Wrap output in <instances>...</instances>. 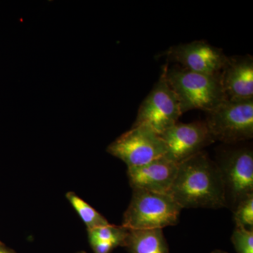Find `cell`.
Returning <instances> with one entry per match:
<instances>
[{"mask_svg": "<svg viewBox=\"0 0 253 253\" xmlns=\"http://www.w3.org/2000/svg\"><path fill=\"white\" fill-rule=\"evenodd\" d=\"M168 194L181 208L218 209L227 206L219 168L204 151L178 165Z\"/></svg>", "mask_w": 253, "mask_h": 253, "instance_id": "cell-1", "label": "cell"}, {"mask_svg": "<svg viewBox=\"0 0 253 253\" xmlns=\"http://www.w3.org/2000/svg\"><path fill=\"white\" fill-rule=\"evenodd\" d=\"M166 81L179 101L181 113L202 110L206 113L217 107L226 97L219 76H210L182 67L163 69Z\"/></svg>", "mask_w": 253, "mask_h": 253, "instance_id": "cell-2", "label": "cell"}, {"mask_svg": "<svg viewBox=\"0 0 253 253\" xmlns=\"http://www.w3.org/2000/svg\"><path fill=\"white\" fill-rule=\"evenodd\" d=\"M181 209L167 193L134 189L122 226L128 230L163 229L177 224Z\"/></svg>", "mask_w": 253, "mask_h": 253, "instance_id": "cell-3", "label": "cell"}, {"mask_svg": "<svg viewBox=\"0 0 253 253\" xmlns=\"http://www.w3.org/2000/svg\"><path fill=\"white\" fill-rule=\"evenodd\" d=\"M207 115L206 123L214 141L231 144L253 137V99H226Z\"/></svg>", "mask_w": 253, "mask_h": 253, "instance_id": "cell-4", "label": "cell"}, {"mask_svg": "<svg viewBox=\"0 0 253 253\" xmlns=\"http://www.w3.org/2000/svg\"><path fill=\"white\" fill-rule=\"evenodd\" d=\"M107 151L123 161L127 168L144 166L167 153L161 136L144 126H132L108 146Z\"/></svg>", "mask_w": 253, "mask_h": 253, "instance_id": "cell-5", "label": "cell"}, {"mask_svg": "<svg viewBox=\"0 0 253 253\" xmlns=\"http://www.w3.org/2000/svg\"><path fill=\"white\" fill-rule=\"evenodd\" d=\"M182 115L179 101L165 76L164 71L138 110L133 126H144L158 135L177 123Z\"/></svg>", "mask_w": 253, "mask_h": 253, "instance_id": "cell-6", "label": "cell"}, {"mask_svg": "<svg viewBox=\"0 0 253 253\" xmlns=\"http://www.w3.org/2000/svg\"><path fill=\"white\" fill-rule=\"evenodd\" d=\"M218 167L224 181L226 205L234 208L253 194V152L249 148L229 150L221 156Z\"/></svg>", "mask_w": 253, "mask_h": 253, "instance_id": "cell-7", "label": "cell"}, {"mask_svg": "<svg viewBox=\"0 0 253 253\" xmlns=\"http://www.w3.org/2000/svg\"><path fill=\"white\" fill-rule=\"evenodd\" d=\"M160 136L166 146V157L177 164L201 152L214 141L206 121L177 122Z\"/></svg>", "mask_w": 253, "mask_h": 253, "instance_id": "cell-8", "label": "cell"}, {"mask_svg": "<svg viewBox=\"0 0 253 253\" xmlns=\"http://www.w3.org/2000/svg\"><path fill=\"white\" fill-rule=\"evenodd\" d=\"M166 54L188 71L210 76L220 75L228 57L222 49L204 41L173 46Z\"/></svg>", "mask_w": 253, "mask_h": 253, "instance_id": "cell-9", "label": "cell"}, {"mask_svg": "<svg viewBox=\"0 0 253 253\" xmlns=\"http://www.w3.org/2000/svg\"><path fill=\"white\" fill-rule=\"evenodd\" d=\"M219 81L226 99H253V56L227 57Z\"/></svg>", "mask_w": 253, "mask_h": 253, "instance_id": "cell-10", "label": "cell"}, {"mask_svg": "<svg viewBox=\"0 0 253 253\" xmlns=\"http://www.w3.org/2000/svg\"><path fill=\"white\" fill-rule=\"evenodd\" d=\"M178 165L163 156L144 166L128 168L129 184L133 190L168 194L177 172Z\"/></svg>", "mask_w": 253, "mask_h": 253, "instance_id": "cell-11", "label": "cell"}, {"mask_svg": "<svg viewBox=\"0 0 253 253\" xmlns=\"http://www.w3.org/2000/svg\"><path fill=\"white\" fill-rule=\"evenodd\" d=\"M124 247L129 253H169L161 229L129 230Z\"/></svg>", "mask_w": 253, "mask_h": 253, "instance_id": "cell-12", "label": "cell"}, {"mask_svg": "<svg viewBox=\"0 0 253 253\" xmlns=\"http://www.w3.org/2000/svg\"><path fill=\"white\" fill-rule=\"evenodd\" d=\"M66 197L68 202L78 213L82 221L85 224L87 230L109 225V221L104 216L101 215L98 211L91 207L90 205L88 204L84 200L80 198L76 193L68 192Z\"/></svg>", "mask_w": 253, "mask_h": 253, "instance_id": "cell-13", "label": "cell"}, {"mask_svg": "<svg viewBox=\"0 0 253 253\" xmlns=\"http://www.w3.org/2000/svg\"><path fill=\"white\" fill-rule=\"evenodd\" d=\"M129 230L124 226L106 225L87 230L89 243L98 242L109 244L115 249L119 246L124 247Z\"/></svg>", "mask_w": 253, "mask_h": 253, "instance_id": "cell-14", "label": "cell"}, {"mask_svg": "<svg viewBox=\"0 0 253 253\" xmlns=\"http://www.w3.org/2000/svg\"><path fill=\"white\" fill-rule=\"evenodd\" d=\"M234 220L236 226L253 229V194L236 205L234 208Z\"/></svg>", "mask_w": 253, "mask_h": 253, "instance_id": "cell-15", "label": "cell"}, {"mask_svg": "<svg viewBox=\"0 0 253 253\" xmlns=\"http://www.w3.org/2000/svg\"><path fill=\"white\" fill-rule=\"evenodd\" d=\"M231 242L237 253H253V229L236 226Z\"/></svg>", "mask_w": 253, "mask_h": 253, "instance_id": "cell-16", "label": "cell"}, {"mask_svg": "<svg viewBox=\"0 0 253 253\" xmlns=\"http://www.w3.org/2000/svg\"><path fill=\"white\" fill-rule=\"evenodd\" d=\"M0 253H16L14 250L9 249L4 244L0 242Z\"/></svg>", "mask_w": 253, "mask_h": 253, "instance_id": "cell-17", "label": "cell"}, {"mask_svg": "<svg viewBox=\"0 0 253 253\" xmlns=\"http://www.w3.org/2000/svg\"><path fill=\"white\" fill-rule=\"evenodd\" d=\"M211 253H228L225 251H220V250H216V251H212Z\"/></svg>", "mask_w": 253, "mask_h": 253, "instance_id": "cell-18", "label": "cell"}, {"mask_svg": "<svg viewBox=\"0 0 253 253\" xmlns=\"http://www.w3.org/2000/svg\"><path fill=\"white\" fill-rule=\"evenodd\" d=\"M76 253H86L84 252V251H79V252Z\"/></svg>", "mask_w": 253, "mask_h": 253, "instance_id": "cell-19", "label": "cell"}]
</instances>
